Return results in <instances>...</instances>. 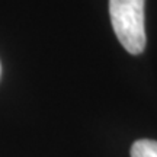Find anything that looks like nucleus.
I'll list each match as a JSON object with an SVG mask.
<instances>
[{
  "mask_svg": "<svg viewBox=\"0 0 157 157\" xmlns=\"http://www.w3.org/2000/svg\"><path fill=\"white\" fill-rule=\"evenodd\" d=\"M146 0H109V15L118 41L132 56L146 48Z\"/></svg>",
  "mask_w": 157,
  "mask_h": 157,
  "instance_id": "f257e3e1",
  "label": "nucleus"
},
{
  "mask_svg": "<svg viewBox=\"0 0 157 157\" xmlns=\"http://www.w3.org/2000/svg\"><path fill=\"white\" fill-rule=\"evenodd\" d=\"M131 157H157V141L138 140L131 147Z\"/></svg>",
  "mask_w": 157,
  "mask_h": 157,
  "instance_id": "f03ea898",
  "label": "nucleus"
}]
</instances>
